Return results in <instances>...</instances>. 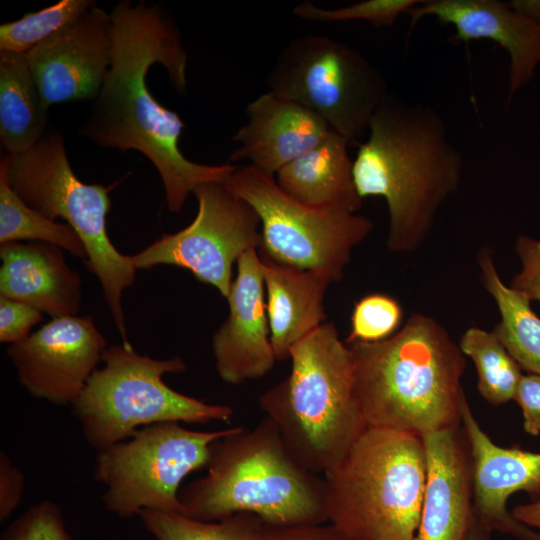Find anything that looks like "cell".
<instances>
[{
  "label": "cell",
  "instance_id": "74e56055",
  "mask_svg": "<svg viewBox=\"0 0 540 540\" xmlns=\"http://www.w3.org/2000/svg\"><path fill=\"white\" fill-rule=\"evenodd\" d=\"M509 5L540 26V0H512Z\"/></svg>",
  "mask_w": 540,
  "mask_h": 540
},
{
  "label": "cell",
  "instance_id": "30bf717a",
  "mask_svg": "<svg viewBox=\"0 0 540 540\" xmlns=\"http://www.w3.org/2000/svg\"><path fill=\"white\" fill-rule=\"evenodd\" d=\"M226 186L245 200L260 219L259 255L299 270L328 273L338 282L352 251L373 230L366 216L337 208L305 205L277 184L275 176L246 165Z\"/></svg>",
  "mask_w": 540,
  "mask_h": 540
},
{
  "label": "cell",
  "instance_id": "8fae6325",
  "mask_svg": "<svg viewBox=\"0 0 540 540\" xmlns=\"http://www.w3.org/2000/svg\"><path fill=\"white\" fill-rule=\"evenodd\" d=\"M235 429L194 431L161 422L98 452L94 478L105 486L107 510L122 518L144 509L183 514L181 482L206 467L212 443Z\"/></svg>",
  "mask_w": 540,
  "mask_h": 540
},
{
  "label": "cell",
  "instance_id": "603a6c76",
  "mask_svg": "<svg viewBox=\"0 0 540 540\" xmlns=\"http://www.w3.org/2000/svg\"><path fill=\"white\" fill-rule=\"evenodd\" d=\"M47 111L26 54L0 51V142L6 154L27 152L45 136Z\"/></svg>",
  "mask_w": 540,
  "mask_h": 540
},
{
  "label": "cell",
  "instance_id": "7402d4cb",
  "mask_svg": "<svg viewBox=\"0 0 540 540\" xmlns=\"http://www.w3.org/2000/svg\"><path fill=\"white\" fill-rule=\"evenodd\" d=\"M349 147L347 139L332 131L280 169L275 180L285 193L305 205L357 213L362 199L355 186Z\"/></svg>",
  "mask_w": 540,
  "mask_h": 540
},
{
  "label": "cell",
  "instance_id": "1f68e13d",
  "mask_svg": "<svg viewBox=\"0 0 540 540\" xmlns=\"http://www.w3.org/2000/svg\"><path fill=\"white\" fill-rule=\"evenodd\" d=\"M514 245L522 267L509 287L530 302L540 301V240L521 235Z\"/></svg>",
  "mask_w": 540,
  "mask_h": 540
},
{
  "label": "cell",
  "instance_id": "5bb4252c",
  "mask_svg": "<svg viewBox=\"0 0 540 540\" xmlns=\"http://www.w3.org/2000/svg\"><path fill=\"white\" fill-rule=\"evenodd\" d=\"M112 48L111 13L94 4L76 21L27 52L46 106L94 100L110 68Z\"/></svg>",
  "mask_w": 540,
  "mask_h": 540
},
{
  "label": "cell",
  "instance_id": "e0dca14e",
  "mask_svg": "<svg viewBox=\"0 0 540 540\" xmlns=\"http://www.w3.org/2000/svg\"><path fill=\"white\" fill-rule=\"evenodd\" d=\"M410 27L423 17L433 16L455 28L456 42L488 39L506 50L509 56L508 96L534 76L540 63V26L499 0H421L408 11Z\"/></svg>",
  "mask_w": 540,
  "mask_h": 540
},
{
  "label": "cell",
  "instance_id": "4dcf8cb0",
  "mask_svg": "<svg viewBox=\"0 0 540 540\" xmlns=\"http://www.w3.org/2000/svg\"><path fill=\"white\" fill-rule=\"evenodd\" d=\"M1 540H72L60 507L42 501L24 512L3 533Z\"/></svg>",
  "mask_w": 540,
  "mask_h": 540
},
{
  "label": "cell",
  "instance_id": "7a4b0ae2",
  "mask_svg": "<svg viewBox=\"0 0 540 540\" xmlns=\"http://www.w3.org/2000/svg\"><path fill=\"white\" fill-rule=\"evenodd\" d=\"M463 166L437 110L387 96L358 146L353 178L362 200L385 199L390 251L411 253L421 247L441 207L458 190Z\"/></svg>",
  "mask_w": 540,
  "mask_h": 540
},
{
  "label": "cell",
  "instance_id": "f1b7e54d",
  "mask_svg": "<svg viewBox=\"0 0 540 540\" xmlns=\"http://www.w3.org/2000/svg\"><path fill=\"white\" fill-rule=\"evenodd\" d=\"M421 0H364L335 9H326L307 0L295 5L292 13L301 19L316 22H345L362 20L373 26L393 25L400 15L420 3Z\"/></svg>",
  "mask_w": 540,
  "mask_h": 540
},
{
  "label": "cell",
  "instance_id": "ba28073f",
  "mask_svg": "<svg viewBox=\"0 0 540 540\" xmlns=\"http://www.w3.org/2000/svg\"><path fill=\"white\" fill-rule=\"evenodd\" d=\"M102 362L72 404L86 441L98 452L127 440L139 426L206 424L233 416L230 406L209 404L166 385L165 374L186 370L180 356L157 360L122 344L107 347Z\"/></svg>",
  "mask_w": 540,
  "mask_h": 540
},
{
  "label": "cell",
  "instance_id": "d6986e66",
  "mask_svg": "<svg viewBox=\"0 0 540 540\" xmlns=\"http://www.w3.org/2000/svg\"><path fill=\"white\" fill-rule=\"evenodd\" d=\"M246 115V124L233 136L239 145L229 161H248L272 176L333 131L313 111L270 91L251 101Z\"/></svg>",
  "mask_w": 540,
  "mask_h": 540
},
{
  "label": "cell",
  "instance_id": "f546056e",
  "mask_svg": "<svg viewBox=\"0 0 540 540\" xmlns=\"http://www.w3.org/2000/svg\"><path fill=\"white\" fill-rule=\"evenodd\" d=\"M402 318V307L395 298L383 293L365 295L354 305L345 343L386 339L399 330Z\"/></svg>",
  "mask_w": 540,
  "mask_h": 540
},
{
  "label": "cell",
  "instance_id": "cb8c5ba5",
  "mask_svg": "<svg viewBox=\"0 0 540 540\" xmlns=\"http://www.w3.org/2000/svg\"><path fill=\"white\" fill-rule=\"evenodd\" d=\"M477 261L482 284L500 313L493 332L521 369L540 375V317L529 300L502 282L488 248L479 252Z\"/></svg>",
  "mask_w": 540,
  "mask_h": 540
},
{
  "label": "cell",
  "instance_id": "4fadbf2b",
  "mask_svg": "<svg viewBox=\"0 0 540 540\" xmlns=\"http://www.w3.org/2000/svg\"><path fill=\"white\" fill-rule=\"evenodd\" d=\"M106 349L90 316L71 315L53 318L7 352L33 397L72 406Z\"/></svg>",
  "mask_w": 540,
  "mask_h": 540
},
{
  "label": "cell",
  "instance_id": "d590c367",
  "mask_svg": "<svg viewBox=\"0 0 540 540\" xmlns=\"http://www.w3.org/2000/svg\"><path fill=\"white\" fill-rule=\"evenodd\" d=\"M24 489V476L9 457L0 454V520L7 519L20 504Z\"/></svg>",
  "mask_w": 540,
  "mask_h": 540
},
{
  "label": "cell",
  "instance_id": "6da1fadb",
  "mask_svg": "<svg viewBox=\"0 0 540 540\" xmlns=\"http://www.w3.org/2000/svg\"><path fill=\"white\" fill-rule=\"evenodd\" d=\"M111 13V65L79 135L103 148L136 150L157 169L170 212L180 213L201 184L226 183L238 166L206 165L187 159L179 148L184 123L162 106L147 86V74L163 65L173 87L186 89L187 53L180 32L157 5L117 3Z\"/></svg>",
  "mask_w": 540,
  "mask_h": 540
},
{
  "label": "cell",
  "instance_id": "f35d334b",
  "mask_svg": "<svg viewBox=\"0 0 540 540\" xmlns=\"http://www.w3.org/2000/svg\"><path fill=\"white\" fill-rule=\"evenodd\" d=\"M493 532L474 514V519L466 540H492Z\"/></svg>",
  "mask_w": 540,
  "mask_h": 540
},
{
  "label": "cell",
  "instance_id": "8d00e7d4",
  "mask_svg": "<svg viewBox=\"0 0 540 540\" xmlns=\"http://www.w3.org/2000/svg\"><path fill=\"white\" fill-rule=\"evenodd\" d=\"M511 512L518 521L535 530H540V499L519 504Z\"/></svg>",
  "mask_w": 540,
  "mask_h": 540
},
{
  "label": "cell",
  "instance_id": "4316f807",
  "mask_svg": "<svg viewBox=\"0 0 540 540\" xmlns=\"http://www.w3.org/2000/svg\"><path fill=\"white\" fill-rule=\"evenodd\" d=\"M138 516L155 540H254L262 524L250 513L210 522L150 509L141 510Z\"/></svg>",
  "mask_w": 540,
  "mask_h": 540
},
{
  "label": "cell",
  "instance_id": "277c9868",
  "mask_svg": "<svg viewBox=\"0 0 540 540\" xmlns=\"http://www.w3.org/2000/svg\"><path fill=\"white\" fill-rule=\"evenodd\" d=\"M206 467L205 476L179 491L187 517L210 522L250 513L271 525L328 521L323 478L294 460L267 417L212 443Z\"/></svg>",
  "mask_w": 540,
  "mask_h": 540
},
{
  "label": "cell",
  "instance_id": "836d02e7",
  "mask_svg": "<svg viewBox=\"0 0 540 540\" xmlns=\"http://www.w3.org/2000/svg\"><path fill=\"white\" fill-rule=\"evenodd\" d=\"M254 540H352L333 524L271 525L262 521Z\"/></svg>",
  "mask_w": 540,
  "mask_h": 540
},
{
  "label": "cell",
  "instance_id": "d6a6232c",
  "mask_svg": "<svg viewBox=\"0 0 540 540\" xmlns=\"http://www.w3.org/2000/svg\"><path fill=\"white\" fill-rule=\"evenodd\" d=\"M43 319L42 312L20 303L0 297V341L18 343L30 335L31 328Z\"/></svg>",
  "mask_w": 540,
  "mask_h": 540
},
{
  "label": "cell",
  "instance_id": "ac0fdd59",
  "mask_svg": "<svg viewBox=\"0 0 540 540\" xmlns=\"http://www.w3.org/2000/svg\"><path fill=\"white\" fill-rule=\"evenodd\" d=\"M426 483L413 540H466L474 519L472 460L462 425L422 437Z\"/></svg>",
  "mask_w": 540,
  "mask_h": 540
},
{
  "label": "cell",
  "instance_id": "52a82bcc",
  "mask_svg": "<svg viewBox=\"0 0 540 540\" xmlns=\"http://www.w3.org/2000/svg\"><path fill=\"white\" fill-rule=\"evenodd\" d=\"M7 157L8 182L18 197L51 220H65L81 238L88 256L86 262L100 282L123 344L131 345L122 294L134 283L137 269L132 256L120 253L107 234L109 189L77 178L59 132L45 134L29 151Z\"/></svg>",
  "mask_w": 540,
  "mask_h": 540
},
{
  "label": "cell",
  "instance_id": "83f0119b",
  "mask_svg": "<svg viewBox=\"0 0 540 540\" xmlns=\"http://www.w3.org/2000/svg\"><path fill=\"white\" fill-rule=\"evenodd\" d=\"M91 0H61L0 26V51L26 54L39 43L80 18L93 5Z\"/></svg>",
  "mask_w": 540,
  "mask_h": 540
},
{
  "label": "cell",
  "instance_id": "9a60e30c",
  "mask_svg": "<svg viewBox=\"0 0 540 540\" xmlns=\"http://www.w3.org/2000/svg\"><path fill=\"white\" fill-rule=\"evenodd\" d=\"M461 425L466 434L473 479L476 517L492 532L517 540H540V532L518 521L507 509L508 498L519 491L540 499V452L497 445L481 428L464 397Z\"/></svg>",
  "mask_w": 540,
  "mask_h": 540
},
{
  "label": "cell",
  "instance_id": "484cf974",
  "mask_svg": "<svg viewBox=\"0 0 540 540\" xmlns=\"http://www.w3.org/2000/svg\"><path fill=\"white\" fill-rule=\"evenodd\" d=\"M458 345L464 356L473 361L478 392L488 403L500 406L514 399L523 374L493 331L470 327Z\"/></svg>",
  "mask_w": 540,
  "mask_h": 540
},
{
  "label": "cell",
  "instance_id": "3957f363",
  "mask_svg": "<svg viewBox=\"0 0 540 540\" xmlns=\"http://www.w3.org/2000/svg\"><path fill=\"white\" fill-rule=\"evenodd\" d=\"M368 427L419 437L461 425L466 358L434 318L413 313L392 336L347 344Z\"/></svg>",
  "mask_w": 540,
  "mask_h": 540
},
{
  "label": "cell",
  "instance_id": "2e32d148",
  "mask_svg": "<svg viewBox=\"0 0 540 540\" xmlns=\"http://www.w3.org/2000/svg\"><path fill=\"white\" fill-rule=\"evenodd\" d=\"M229 314L214 333L212 351L220 378L232 385L264 377L276 360L270 338L263 262L258 249L237 261L226 298Z\"/></svg>",
  "mask_w": 540,
  "mask_h": 540
},
{
  "label": "cell",
  "instance_id": "e575fe53",
  "mask_svg": "<svg viewBox=\"0 0 540 540\" xmlns=\"http://www.w3.org/2000/svg\"><path fill=\"white\" fill-rule=\"evenodd\" d=\"M523 415V428L527 434H540V375H522L514 399Z\"/></svg>",
  "mask_w": 540,
  "mask_h": 540
},
{
  "label": "cell",
  "instance_id": "5b68a950",
  "mask_svg": "<svg viewBox=\"0 0 540 540\" xmlns=\"http://www.w3.org/2000/svg\"><path fill=\"white\" fill-rule=\"evenodd\" d=\"M286 378L259 397V407L305 470L319 475L338 464L368 427L354 392L352 355L325 322L290 350Z\"/></svg>",
  "mask_w": 540,
  "mask_h": 540
},
{
  "label": "cell",
  "instance_id": "9c48e42d",
  "mask_svg": "<svg viewBox=\"0 0 540 540\" xmlns=\"http://www.w3.org/2000/svg\"><path fill=\"white\" fill-rule=\"evenodd\" d=\"M267 85L270 92L319 115L357 147L389 95L382 72L362 54L317 34L287 43L267 75Z\"/></svg>",
  "mask_w": 540,
  "mask_h": 540
},
{
  "label": "cell",
  "instance_id": "8992f818",
  "mask_svg": "<svg viewBox=\"0 0 540 540\" xmlns=\"http://www.w3.org/2000/svg\"><path fill=\"white\" fill-rule=\"evenodd\" d=\"M328 521L352 540H413L426 483L422 437L367 427L323 474Z\"/></svg>",
  "mask_w": 540,
  "mask_h": 540
},
{
  "label": "cell",
  "instance_id": "7c38bea8",
  "mask_svg": "<svg viewBox=\"0 0 540 540\" xmlns=\"http://www.w3.org/2000/svg\"><path fill=\"white\" fill-rule=\"evenodd\" d=\"M193 194L198 202L194 220L176 233L163 234L132 259L137 270L160 264L186 269L227 298L234 263L260 246V219L225 183L201 184Z\"/></svg>",
  "mask_w": 540,
  "mask_h": 540
},
{
  "label": "cell",
  "instance_id": "ffe728a7",
  "mask_svg": "<svg viewBox=\"0 0 540 540\" xmlns=\"http://www.w3.org/2000/svg\"><path fill=\"white\" fill-rule=\"evenodd\" d=\"M0 296L29 305L52 318L76 315L81 278L61 248L42 242L1 244Z\"/></svg>",
  "mask_w": 540,
  "mask_h": 540
},
{
  "label": "cell",
  "instance_id": "44dd1931",
  "mask_svg": "<svg viewBox=\"0 0 540 540\" xmlns=\"http://www.w3.org/2000/svg\"><path fill=\"white\" fill-rule=\"evenodd\" d=\"M261 259L271 343L276 360L282 361L289 359L297 342L325 323L324 299L334 280L323 271L299 270Z\"/></svg>",
  "mask_w": 540,
  "mask_h": 540
},
{
  "label": "cell",
  "instance_id": "d4e9b609",
  "mask_svg": "<svg viewBox=\"0 0 540 540\" xmlns=\"http://www.w3.org/2000/svg\"><path fill=\"white\" fill-rule=\"evenodd\" d=\"M7 163L8 157L4 154L0 161V243L23 240L48 243L87 261L84 243L72 227L30 208L11 189Z\"/></svg>",
  "mask_w": 540,
  "mask_h": 540
}]
</instances>
